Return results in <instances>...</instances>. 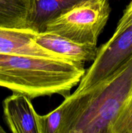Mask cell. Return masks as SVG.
Wrapping results in <instances>:
<instances>
[{
	"instance_id": "3",
	"label": "cell",
	"mask_w": 132,
	"mask_h": 133,
	"mask_svg": "<svg viewBox=\"0 0 132 133\" xmlns=\"http://www.w3.org/2000/svg\"><path fill=\"white\" fill-rule=\"evenodd\" d=\"M111 10L108 0H88L49 22L44 32L79 44L97 45Z\"/></svg>"
},
{
	"instance_id": "11",
	"label": "cell",
	"mask_w": 132,
	"mask_h": 133,
	"mask_svg": "<svg viewBox=\"0 0 132 133\" xmlns=\"http://www.w3.org/2000/svg\"><path fill=\"white\" fill-rule=\"evenodd\" d=\"M111 133H132V97L115 121Z\"/></svg>"
},
{
	"instance_id": "10",
	"label": "cell",
	"mask_w": 132,
	"mask_h": 133,
	"mask_svg": "<svg viewBox=\"0 0 132 133\" xmlns=\"http://www.w3.org/2000/svg\"><path fill=\"white\" fill-rule=\"evenodd\" d=\"M64 118L63 104L43 116L40 115V133H62Z\"/></svg>"
},
{
	"instance_id": "13",
	"label": "cell",
	"mask_w": 132,
	"mask_h": 133,
	"mask_svg": "<svg viewBox=\"0 0 132 133\" xmlns=\"http://www.w3.org/2000/svg\"><path fill=\"white\" fill-rule=\"evenodd\" d=\"M129 5H132V0H131V1H130V2H129ZM129 4H128V5H129Z\"/></svg>"
},
{
	"instance_id": "5",
	"label": "cell",
	"mask_w": 132,
	"mask_h": 133,
	"mask_svg": "<svg viewBox=\"0 0 132 133\" xmlns=\"http://www.w3.org/2000/svg\"><path fill=\"white\" fill-rule=\"evenodd\" d=\"M6 124L14 133H40V114L35 110L31 99L13 92L3 102Z\"/></svg>"
},
{
	"instance_id": "4",
	"label": "cell",
	"mask_w": 132,
	"mask_h": 133,
	"mask_svg": "<svg viewBox=\"0 0 132 133\" xmlns=\"http://www.w3.org/2000/svg\"><path fill=\"white\" fill-rule=\"evenodd\" d=\"M132 55V22L119 31L98 48L97 56L74 92L89 88L116 71Z\"/></svg>"
},
{
	"instance_id": "2",
	"label": "cell",
	"mask_w": 132,
	"mask_h": 133,
	"mask_svg": "<svg viewBox=\"0 0 132 133\" xmlns=\"http://www.w3.org/2000/svg\"><path fill=\"white\" fill-rule=\"evenodd\" d=\"M84 66L72 60L0 54V87L31 99L54 94L65 98L85 74Z\"/></svg>"
},
{
	"instance_id": "1",
	"label": "cell",
	"mask_w": 132,
	"mask_h": 133,
	"mask_svg": "<svg viewBox=\"0 0 132 133\" xmlns=\"http://www.w3.org/2000/svg\"><path fill=\"white\" fill-rule=\"evenodd\" d=\"M132 97V55L116 71L65 97L62 133H111Z\"/></svg>"
},
{
	"instance_id": "8",
	"label": "cell",
	"mask_w": 132,
	"mask_h": 133,
	"mask_svg": "<svg viewBox=\"0 0 132 133\" xmlns=\"http://www.w3.org/2000/svg\"><path fill=\"white\" fill-rule=\"evenodd\" d=\"M86 1L88 0H34L29 29L43 32L49 22Z\"/></svg>"
},
{
	"instance_id": "6",
	"label": "cell",
	"mask_w": 132,
	"mask_h": 133,
	"mask_svg": "<svg viewBox=\"0 0 132 133\" xmlns=\"http://www.w3.org/2000/svg\"><path fill=\"white\" fill-rule=\"evenodd\" d=\"M36 32L30 29L0 27V54L32 56L52 59L72 60L45 49L37 44L34 40Z\"/></svg>"
},
{
	"instance_id": "12",
	"label": "cell",
	"mask_w": 132,
	"mask_h": 133,
	"mask_svg": "<svg viewBox=\"0 0 132 133\" xmlns=\"http://www.w3.org/2000/svg\"><path fill=\"white\" fill-rule=\"evenodd\" d=\"M5 131L3 129V128L1 127V125H0V133H5Z\"/></svg>"
},
{
	"instance_id": "7",
	"label": "cell",
	"mask_w": 132,
	"mask_h": 133,
	"mask_svg": "<svg viewBox=\"0 0 132 133\" xmlns=\"http://www.w3.org/2000/svg\"><path fill=\"white\" fill-rule=\"evenodd\" d=\"M34 40L45 49L82 63L94 61L98 52L97 45L79 44L49 32H36Z\"/></svg>"
},
{
	"instance_id": "9",
	"label": "cell",
	"mask_w": 132,
	"mask_h": 133,
	"mask_svg": "<svg viewBox=\"0 0 132 133\" xmlns=\"http://www.w3.org/2000/svg\"><path fill=\"white\" fill-rule=\"evenodd\" d=\"M34 0H0V27L29 29Z\"/></svg>"
}]
</instances>
